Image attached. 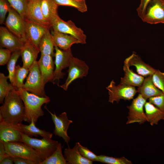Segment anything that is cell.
<instances>
[{
  "label": "cell",
  "mask_w": 164,
  "mask_h": 164,
  "mask_svg": "<svg viewBox=\"0 0 164 164\" xmlns=\"http://www.w3.org/2000/svg\"><path fill=\"white\" fill-rule=\"evenodd\" d=\"M17 89L16 87L9 93L0 107V120L15 126L22 123L25 116L24 104Z\"/></svg>",
  "instance_id": "cell-1"
},
{
  "label": "cell",
  "mask_w": 164,
  "mask_h": 164,
  "mask_svg": "<svg viewBox=\"0 0 164 164\" xmlns=\"http://www.w3.org/2000/svg\"><path fill=\"white\" fill-rule=\"evenodd\" d=\"M25 107V116L24 121L30 124L33 120L36 123L39 118L44 115L42 106L50 101L48 97H39L29 93L22 88L17 89Z\"/></svg>",
  "instance_id": "cell-2"
},
{
  "label": "cell",
  "mask_w": 164,
  "mask_h": 164,
  "mask_svg": "<svg viewBox=\"0 0 164 164\" xmlns=\"http://www.w3.org/2000/svg\"><path fill=\"white\" fill-rule=\"evenodd\" d=\"M7 153L13 157L27 159L40 164L46 157L34 149L22 142L4 143Z\"/></svg>",
  "instance_id": "cell-3"
},
{
  "label": "cell",
  "mask_w": 164,
  "mask_h": 164,
  "mask_svg": "<svg viewBox=\"0 0 164 164\" xmlns=\"http://www.w3.org/2000/svg\"><path fill=\"white\" fill-rule=\"evenodd\" d=\"M29 70L28 76L22 88L39 97H48L46 94L44 89L45 84L42 77L36 60L29 68Z\"/></svg>",
  "instance_id": "cell-4"
},
{
  "label": "cell",
  "mask_w": 164,
  "mask_h": 164,
  "mask_svg": "<svg viewBox=\"0 0 164 164\" xmlns=\"http://www.w3.org/2000/svg\"><path fill=\"white\" fill-rule=\"evenodd\" d=\"M21 142H23L43 154L46 158L56 150L59 143L51 139L43 138L41 139L33 138L22 132Z\"/></svg>",
  "instance_id": "cell-5"
},
{
  "label": "cell",
  "mask_w": 164,
  "mask_h": 164,
  "mask_svg": "<svg viewBox=\"0 0 164 164\" xmlns=\"http://www.w3.org/2000/svg\"><path fill=\"white\" fill-rule=\"evenodd\" d=\"M53 30L72 36L77 39L80 43H86L87 36L83 31L77 27L70 20L65 21L58 16L51 24Z\"/></svg>",
  "instance_id": "cell-6"
},
{
  "label": "cell",
  "mask_w": 164,
  "mask_h": 164,
  "mask_svg": "<svg viewBox=\"0 0 164 164\" xmlns=\"http://www.w3.org/2000/svg\"><path fill=\"white\" fill-rule=\"evenodd\" d=\"M8 12L5 21L6 27L24 43L27 39L25 20L11 7Z\"/></svg>",
  "instance_id": "cell-7"
},
{
  "label": "cell",
  "mask_w": 164,
  "mask_h": 164,
  "mask_svg": "<svg viewBox=\"0 0 164 164\" xmlns=\"http://www.w3.org/2000/svg\"><path fill=\"white\" fill-rule=\"evenodd\" d=\"M141 19L152 24L164 23V0H151Z\"/></svg>",
  "instance_id": "cell-8"
},
{
  "label": "cell",
  "mask_w": 164,
  "mask_h": 164,
  "mask_svg": "<svg viewBox=\"0 0 164 164\" xmlns=\"http://www.w3.org/2000/svg\"><path fill=\"white\" fill-rule=\"evenodd\" d=\"M106 88L108 91L109 95L108 102L112 104L114 101L118 103L121 99L130 100L137 92L134 86L120 84L116 85L113 80Z\"/></svg>",
  "instance_id": "cell-9"
},
{
  "label": "cell",
  "mask_w": 164,
  "mask_h": 164,
  "mask_svg": "<svg viewBox=\"0 0 164 164\" xmlns=\"http://www.w3.org/2000/svg\"><path fill=\"white\" fill-rule=\"evenodd\" d=\"M68 67V76L66 81L63 84L59 86L65 91L67 90L69 86L73 81L86 76L89 69L85 61L73 56L70 60Z\"/></svg>",
  "instance_id": "cell-10"
},
{
  "label": "cell",
  "mask_w": 164,
  "mask_h": 164,
  "mask_svg": "<svg viewBox=\"0 0 164 164\" xmlns=\"http://www.w3.org/2000/svg\"><path fill=\"white\" fill-rule=\"evenodd\" d=\"M146 100L139 94L137 97L133 99L131 104L127 108L129 111L126 124L138 123L143 124L147 121V118L143 109Z\"/></svg>",
  "instance_id": "cell-11"
},
{
  "label": "cell",
  "mask_w": 164,
  "mask_h": 164,
  "mask_svg": "<svg viewBox=\"0 0 164 164\" xmlns=\"http://www.w3.org/2000/svg\"><path fill=\"white\" fill-rule=\"evenodd\" d=\"M55 50L54 64L55 69L54 70V78L52 82L54 84V82L57 81V84L59 87L60 80L63 78L66 74L62 72V70L68 67L70 60L73 56L71 50H63L55 46Z\"/></svg>",
  "instance_id": "cell-12"
},
{
  "label": "cell",
  "mask_w": 164,
  "mask_h": 164,
  "mask_svg": "<svg viewBox=\"0 0 164 164\" xmlns=\"http://www.w3.org/2000/svg\"><path fill=\"white\" fill-rule=\"evenodd\" d=\"M44 108L50 114L53 122L55 128L53 133L55 136L62 138L68 145L70 138L67 133V130L70 124L73 121L68 119L66 112H63L57 116L54 111L53 114L49 111L46 106Z\"/></svg>",
  "instance_id": "cell-13"
},
{
  "label": "cell",
  "mask_w": 164,
  "mask_h": 164,
  "mask_svg": "<svg viewBox=\"0 0 164 164\" xmlns=\"http://www.w3.org/2000/svg\"><path fill=\"white\" fill-rule=\"evenodd\" d=\"M24 20L35 22L50 29L51 28L42 13L41 0H29Z\"/></svg>",
  "instance_id": "cell-14"
},
{
  "label": "cell",
  "mask_w": 164,
  "mask_h": 164,
  "mask_svg": "<svg viewBox=\"0 0 164 164\" xmlns=\"http://www.w3.org/2000/svg\"><path fill=\"white\" fill-rule=\"evenodd\" d=\"M1 48H5L10 50L12 53L20 50L24 43L9 31L6 27H0Z\"/></svg>",
  "instance_id": "cell-15"
},
{
  "label": "cell",
  "mask_w": 164,
  "mask_h": 164,
  "mask_svg": "<svg viewBox=\"0 0 164 164\" xmlns=\"http://www.w3.org/2000/svg\"><path fill=\"white\" fill-rule=\"evenodd\" d=\"M22 132L19 126H13L0 120V142H21Z\"/></svg>",
  "instance_id": "cell-16"
},
{
  "label": "cell",
  "mask_w": 164,
  "mask_h": 164,
  "mask_svg": "<svg viewBox=\"0 0 164 164\" xmlns=\"http://www.w3.org/2000/svg\"><path fill=\"white\" fill-rule=\"evenodd\" d=\"M25 21L27 39L39 50V44L42 37L47 29H50L30 21Z\"/></svg>",
  "instance_id": "cell-17"
},
{
  "label": "cell",
  "mask_w": 164,
  "mask_h": 164,
  "mask_svg": "<svg viewBox=\"0 0 164 164\" xmlns=\"http://www.w3.org/2000/svg\"><path fill=\"white\" fill-rule=\"evenodd\" d=\"M53 57L49 55H41L37 61L39 70L44 83L52 82L54 76V64Z\"/></svg>",
  "instance_id": "cell-18"
},
{
  "label": "cell",
  "mask_w": 164,
  "mask_h": 164,
  "mask_svg": "<svg viewBox=\"0 0 164 164\" xmlns=\"http://www.w3.org/2000/svg\"><path fill=\"white\" fill-rule=\"evenodd\" d=\"M22 66L29 69L36 61L39 50L28 39L24 43L20 50Z\"/></svg>",
  "instance_id": "cell-19"
},
{
  "label": "cell",
  "mask_w": 164,
  "mask_h": 164,
  "mask_svg": "<svg viewBox=\"0 0 164 164\" xmlns=\"http://www.w3.org/2000/svg\"><path fill=\"white\" fill-rule=\"evenodd\" d=\"M126 59L129 66H135L138 73L142 76L152 75L156 70L153 67L145 63L134 52Z\"/></svg>",
  "instance_id": "cell-20"
},
{
  "label": "cell",
  "mask_w": 164,
  "mask_h": 164,
  "mask_svg": "<svg viewBox=\"0 0 164 164\" xmlns=\"http://www.w3.org/2000/svg\"><path fill=\"white\" fill-rule=\"evenodd\" d=\"M55 46L64 50H70L71 46L74 44L80 43L76 38L70 35L53 30L51 32Z\"/></svg>",
  "instance_id": "cell-21"
},
{
  "label": "cell",
  "mask_w": 164,
  "mask_h": 164,
  "mask_svg": "<svg viewBox=\"0 0 164 164\" xmlns=\"http://www.w3.org/2000/svg\"><path fill=\"white\" fill-rule=\"evenodd\" d=\"M137 92L146 100L163 93L155 85L152 75L148 76L144 79L142 84L138 87Z\"/></svg>",
  "instance_id": "cell-22"
},
{
  "label": "cell",
  "mask_w": 164,
  "mask_h": 164,
  "mask_svg": "<svg viewBox=\"0 0 164 164\" xmlns=\"http://www.w3.org/2000/svg\"><path fill=\"white\" fill-rule=\"evenodd\" d=\"M80 143L77 142L73 148L68 145L64 151V156L68 164H92V161L83 157L79 151Z\"/></svg>",
  "instance_id": "cell-23"
},
{
  "label": "cell",
  "mask_w": 164,
  "mask_h": 164,
  "mask_svg": "<svg viewBox=\"0 0 164 164\" xmlns=\"http://www.w3.org/2000/svg\"><path fill=\"white\" fill-rule=\"evenodd\" d=\"M129 67L126 58L124 60L123 67L125 75L124 77L121 78L120 84L134 87L140 86L144 79V77L136 74Z\"/></svg>",
  "instance_id": "cell-24"
},
{
  "label": "cell",
  "mask_w": 164,
  "mask_h": 164,
  "mask_svg": "<svg viewBox=\"0 0 164 164\" xmlns=\"http://www.w3.org/2000/svg\"><path fill=\"white\" fill-rule=\"evenodd\" d=\"M58 6L53 0H41L42 13L45 19L51 26L53 22L59 16L58 14Z\"/></svg>",
  "instance_id": "cell-25"
},
{
  "label": "cell",
  "mask_w": 164,
  "mask_h": 164,
  "mask_svg": "<svg viewBox=\"0 0 164 164\" xmlns=\"http://www.w3.org/2000/svg\"><path fill=\"white\" fill-rule=\"evenodd\" d=\"M144 108L147 121L151 125H157L159 121L164 120V112L153 104L146 102Z\"/></svg>",
  "instance_id": "cell-26"
},
{
  "label": "cell",
  "mask_w": 164,
  "mask_h": 164,
  "mask_svg": "<svg viewBox=\"0 0 164 164\" xmlns=\"http://www.w3.org/2000/svg\"><path fill=\"white\" fill-rule=\"evenodd\" d=\"M39 49L41 55H49L53 57L54 56L55 44L50 29H47L42 37Z\"/></svg>",
  "instance_id": "cell-27"
},
{
  "label": "cell",
  "mask_w": 164,
  "mask_h": 164,
  "mask_svg": "<svg viewBox=\"0 0 164 164\" xmlns=\"http://www.w3.org/2000/svg\"><path fill=\"white\" fill-rule=\"evenodd\" d=\"M35 123L32 120L31 123L28 125L21 123L19 126L23 133L29 136L40 135L43 138L51 139L53 135L52 133L37 128Z\"/></svg>",
  "instance_id": "cell-28"
},
{
  "label": "cell",
  "mask_w": 164,
  "mask_h": 164,
  "mask_svg": "<svg viewBox=\"0 0 164 164\" xmlns=\"http://www.w3.org/2000/svg\"><path fill=\"white\" fill-rule=\"evenodd\" d=\"M40 164H68L63 155L62 147L60 142L55 152L46 158Z\"/></svg>",
  "instance_id": "cell-29"
},
{
  "label": "cell",
  "mask_w": 164,
  "mask_h": 164,
  "mask_svg": "<svg viewBox=\"0 0 164 164\" xmlns=\"http://www.w3.org/2000/svg\"><path fill=\"white\" fill-rule=\"evenodd\" d=\"M29 69L21 67L19 65L16 66L14 74V83L13 85L17 88H22L23 81L29 73Z\"/></svg>",
  "instance_id": "cell-30"
},
{
  "label": "cell",
  "mask_w": 164,
  "mask_h": 164,
  "mask_svg": "<svg viewBox=\"0 0 164 164\" xmlns=\"http://www.w3.org/2000/svg\"><path fill=\"white\" fill-rule=\"evenodd\" d=\"M58 5L71 6L81 12L87 11V7L85 0H53Z\"/></svg>",
  "instance_id": "cell-31"
},
{
  "label": "cell",
  "mask_w": 164,
  "mask_h": 164,
  "mask_svg": "<svg viewBox=\"0 0 164 164\" xmlns=\"http://www.w3.org/2000/svg\"><path fill=\"white\" fill-rule=\"evenodd\" d=\"M8 76L0 73V103L3 104L6 96L12 90L16 88L12 84L8 83Z\"/></svg>",
  "instance_id": "cell-32"
},
{
  "label": "cell",
  "mask_w": 164,
  "mask_h": 164,
  "mask_svg": "<svg viewBox=\"0 0 164 164\" xmlns=\"http://www.w3.org/2000/svg\"><path fill=\"white\" fill-rule=\"evenodd\" d=\"M21 55L20 50L12 53L10 58L7 63V68L9 72L8 78L12 85L14 83V74L17 61Z\"/></svg>",
  "instance_id": "cell-33"
},
{
  "label": "cell",
  "mask_w": 164,
  "mask_h": 164,
  "mask_svg": "<svg viewBox=\"0 0 164 164\" xmlns=\"http://www.w3.org/2000/svg\"><path fill=\"white\" fill-rule=\"evenodd\" d=\"M10 6L25 19L29 0H6Z\"/></svg>",
  "instance_id": "cell-34"
},
{
  "label": "cell",
  "mask_w": 164,
  "mask_h": 164,
  "mask_svg": "<svg viewBox=\"0 0 164 164\" xmlns=\"http://www.w3.org/2000/svg\"><path fill=\"white\" fill-rule=\"evenodd\" d=\"M99 162L109 164H131L132 162L124 157L115 158L105 155L98 156Z\"/></svg>",
  "instance_id": "cell-35"
},
{
  "label": "cell",
  "mask_w": 164,
  "mask_h": 164,
  "mask_svg": "<svg viewBox=\"0 0 164 164\" xmlns=\"http://www.w3.org/2000/svg\"><path fill=\"white\" fill-rule=\"evenodd\" d=\"M152 78L155 85L164 93V72L156 70L152 75Z\"/></svg>",
  "instance_id": "cell-36"
},
{
  "label": "cell",
  "mask_w": 164,
  "mask_h": 164,
  "mask_svg": "<svg viewBox=\"0 0 164 164\" xmlns=\"http://www.w3.org/2000/svg\"><path fill=\"white\" fill-rule=\"evenodd\" d=\"M78 149L80 154L85 158L92 161L99 162L98 155H95L87 147L80 143Z\"/></svg>",
  "instance_id": "cell-37"
},
{
  "label": "cell",
  "mask_w": 164,
  "mask_h": 164,
  "mask_svg": "<svg viewBox=\"0 0 164 164\" xmlns=\"http://www.w3.org/2000/svg\"><path fill=\"white\" fill-rule=\"evenodd\" d=\"M149 102L155 105L157 107L164 112V93L149 99Z\"/></svg>",
  "instance_id": "cell-38"
},
{
  "label": "cell",
  "mask_w": 164,
  "mask_h": 164,
  "mask_svg": "<svg viewBox=\"0 0 164 164\" xmlns=\"http://www.w3.org/2000/svg\"><path fill=\"white\" fill-rule=\"evenodd\" d=\"M6 0H0V24H3L6 20V15L11 7Z\"/></svg>",
  "instance_id": "cell-39"
},
{
  "label": "cell",
  "mask_w": 164,
  "mask_h": 164,
  "mask_svg": "<svg viewBox=\"0 0 164 164\" xmlns=\"http://www.w3.org/2000/svg\"><path fill=\"white\" fill-rule=\"evenodd\" d=\"M11 51L7 49L1 48L0 49V65L4 66L6 64L9 60Z\"/></svg>",
  "instance_id": "cell-40"
},
{
  "label": "cell",
  "mask_w": 164,
  "mask_h": 164,
  "mask_svg": "<svg viewBox=\"0 0 164 164\" xmlns=\"http://www.w3.org/2000/svg\"><path fill=\"white\" fill-rule=\"evenodd\" d=\"M150 0H140L139 5L137 9L138 15L140 18H141L142 17L147 5Z\"/></svg>",
  "instance_id": "cell-41"
},
{
  "label": "cell",
  "mask_w": 164,
  "mask_h": 164,
  "mask_svg": "<svg viewBox=\"0 0 164 164\" xmlns=\"http://www.w3.org/2000/svg\"><path fill=\"white\" fill-rule=\"evenodd\" d=\"M13 158L15 164H37L35 162L27 159L19 157H13Z\"/></svg>",
  "instance_id": "cell-42"
},
{
  "label": "cell",
  "mask_w": 164,
  "mask_h": 164,
  "mask_svg": "<svg viewBox=\"0 0 164 164\" xmlns=\"http://www.w3.org/2000/svg\"><path fill=\"white\" fill-rule=\"evenodd\" d=\"M5 149L4 143L0 142V162L8 156Z\"/></svg>",
  "instance_id": "cell-43"
},
{
  "label": "cell",
  "mask_w": 164,
  "mask_h": 164,
  "mask_svg": "<svg viewBox=\"0 0 164 164\" xmlns=\"http://www.w3.org/2000/svg\"><path fill=\"white\" fill-rule=\"evenodd\" d=\"M14 163L13 157L8 155L0 162V164H12Z\"/></svg>",
  "instance_id": "cell-44"
}]
</instances>
